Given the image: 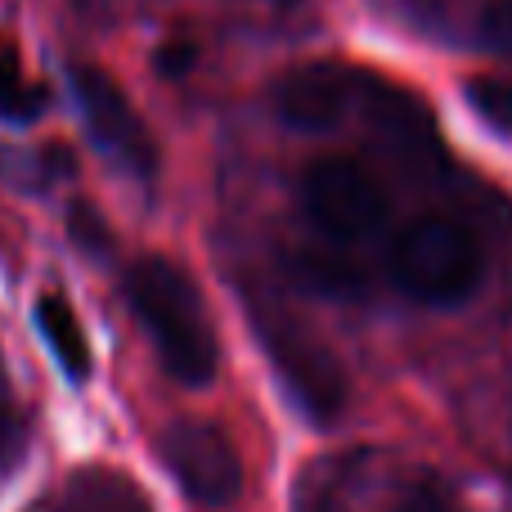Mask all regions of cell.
Segmentation results:
<instances>
[{
	"label": "cell",
	"instance_id": "1",
	"mask_svg": "<svg viewBox=\"0 0 512 512\" xmlns=\"http://www.w3.org/2000/svg\"><path fill=\"white\" fill-rule=\"evenodd\" d=\"M126 297L140 324L149 328L162 369L185 387H207L221 364V346L194 279L167 256H140L126 274Z\"/></svg>",
	"mask_w": 512,
	"mask_h": 512
},
{
	"label": "cell",
	"instance_id": "2",
	"mask_svg": "<svg viewBox=\"0 0 512 512\" xmlns=\"http://www.w3.org/2000/svg\"><path fill=\"white\" fill-rule=\"evenodd\" d=\"M391 279L423 306H454L481 279V243L463 221L441 212L414 216L391 239Z\"/></svg>",
	"mask_w": 512,
	"mask_h": 512
},
{
	"label": "cell",
	"instance_id": "3",
	"mask_svg": "<svg viewBox=\"0 0 512 512\" xmlns=\"http://www.w3.org/2000/svg\"><path fill=\"white\" fill-rule=\"evenodd\" d=\"M301 207L315 221V230H324L328 239L355 243L369 239L387 221V189L355 158L328 153V158L310 162L306 176H301Z\"/></svg>",
	"mask_w": 512,
	"mask_h": 512
},
{
	"label": "cell",
	"instance_id": "4",
	"mask_svg": "<svg viewBox=\"0 0 512 512\" xmlns=\"http://www.w3.org/2000/svg\"><path fill=\"white\" fill-rule=\"evenodd\" d=\"M162 463L176 472L180 490L203 508L234 504L243 490L239 450L212 423H176L162 436Z\"/></svg>",
	"mask_w": 512,
	"mask_h": 512
},
{
	"label": "cell",
	"instance_id": "5",
	"mask_svg": "<svg viewBox=\"0 0 512 512\" xmlns=\"http://www.w3.org/2000/svg\"><path fill=\"white\" fill-rule=\"evenodd\" d=\"M72 90H77L81 117H86L90 135L104 153H113L126 171L135 176H149L153 171V135L144 126V117L135 113V104L126 99V90L108 77L95 63H81L72 72Z\"/></svg>",
	"mask_w": 512,
	"mask_h": 512
},
{
	"label": "cell",
	"instance_id": "6",
	"mask_svg": "<svg viewBox=\"0 0 512 512\" xmlns=\"http://www.w3.org/2000/svg\"><path fill=\"white\" fill-rule=\"evenodd\" d=\"M346 99H351V77L337 63H297L274 81V113L292 131H328L342 122Z\"/></svg>",
	"mask_w": 512,
	"mask_h": 512
},
{
	"label": "cell",
	"instance_id": "7",
	"mask_svg": "<svg viewBox=\"0 0 512 512\" xmlns=\"http://www.w3.org/2000/svg\"><path fill=\"white\" fill-rule=\"evenodd\" d=\"M36 324H41L45 342H50L54 360L63 364V373H68V378H86L90 373V342H86V328H81L77 310L68 306V297L45 292V297L36 301Z\"/></svg>",
	"mask_w": 512,
	"mask_h": 512
},
{
	"label": "cell",
	"instance_id": "8",
	"mask_svg": "<svg viewBox=\"0 0 512 512\" xmlns=\"http://www.w3.org/2000/svg\"><path fill=\"white\" fill-rule=\"evenodd\" d=\"M45 104H50V90L27 77L18 45L0 41V117L5 122H32L45 113Z\"/></svg>",
	"mask_w": 512,
	"mask_h": 512
},
{
	"label": "cell",
	"instance_id": "9",
	"mask_svg": "<svg viewBox=\"0 0 512 512\" xmlns=\"http://www.w3.org/2000/svg\"><path fill=\"white\" fill-rule=\"evenodd\" d=\"M463 95L481 122L495 126L499 135H512V77H472Z\"/></svg>",
	"mask_w": 512,
	"mask_h": 512
},
{
	"label": "cell",
	"instance_id": "10",
	"mask_svg": "<svg viewBox=\"0 0 512 512\" xmlns=\"http://www.w3.org/2000/svg\"><path fill=\"white\" fill-rule=\"evenodd\" d=\"M481 41L512 54V0H490L481 14Z\"/></svg>",
	"mask_w": 512,
	"mask_h": 512
}]
</instances>
